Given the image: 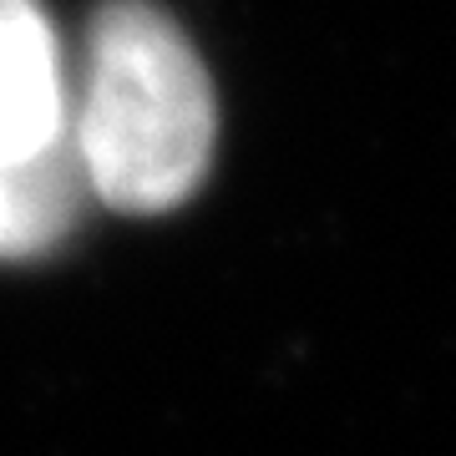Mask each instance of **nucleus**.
<instances>
[{
    "label": "nucleus",
    "instance_id": "3",
    "mask_svg": "<svg viewBox=\"0 0 456 456\" xmlns=\"http://www.w3.org/2000/svg\"><path fill=\"white\" fill-rule=\"evenodd\" d=\"M82 167L71 142L46 158H0V259H26L61 239L82 208Z\"/></svg>",
    "mask_w": 456,
    "mask_h": 456
},
{
    "label": "nucleus",
    "instance_id": "2",
    "mask_svg": "<svg viewBox=\"0 0 456 456\" xmlns=\"http://www.w3.org/2000/svg\"><path fill=\"white\" fill-rule=\"evenodd\" d=\"M71 142L61 51L36 0H0V158H46Z\"/></svg>",
    "mask_w": 456,
    "mask_h": 456
},
{
    "label": "nucleus",
    "instance_id": "1",
    "mask_svg": "<svg viewBox=\"0 0 456 456\" xmlns=\"http://www.w3.org/2000/svg\"><path fill=\"white\" fill-rule=\"evenodd\" d=\"M208 71L188 36L147 0H112L86 36L71 152L86 193L122 213H163L193 198L213 163Z\"/></svg>",
    "mask_w": 456,
    "mask_h": 456
}]
</instances>
